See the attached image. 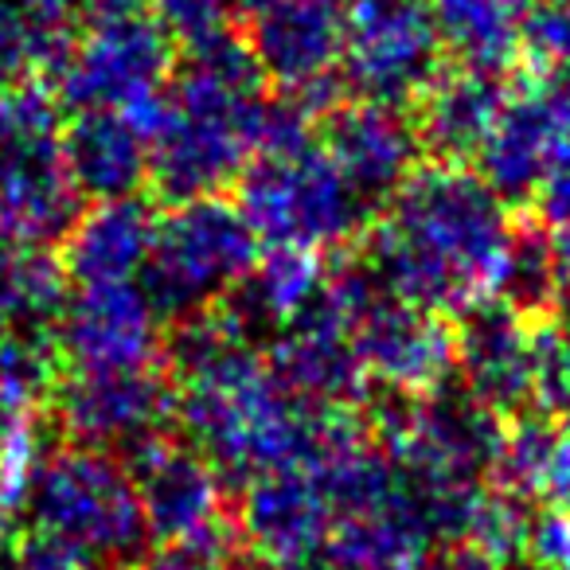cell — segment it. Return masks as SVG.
Returning <instances> with one entry per match:
<instances>
[{
	"instance_id": "cell-12",
	"label": "cell",
	"mask_w": 570,
	"mask_h": 570,
	"mask_svg": "<svg viewBox=\"0 0 570 570\" xmlns=\"http://www.w3.org/2000/svg\"><path fill=\"white\" fill-rule=\"evenodd\" d=\"M321 145L367 204L395 196L422 157L419 121L406 118L403 106L372 98L333 106L321 126Z\"/></svg>"
},
{
	"instance_id": "cell-22",
	"label": "cell",
	"mask_w": 570,
	"mask_h": 570,
	"mask_svg": "<svg viewBox=\"0 0 570 570\" xmlns=\"http://www.w3.org/2000/svg\"><path fill=\"white\" fill-rule=\"evenodd\" d=\"M67 309V269L48 246L0 238V336L56 333Z\"/></svg>"
},
{
	"instance_id": "cell-40",
	"label": "cell",
	"mask_w": 570,
	"mask_h": 570,
	"mask_svg": "<svg viewBox=\"0 0 570 570\" xmlns=\"http://www.w3.org/2000/svg\"><path fill=\"white\" fill-rule=\"evenodd\" d=\"M227 4H230L235 12H250V17H254L258 9H266L269 0H227Z\"/></svg>"
},
{
	"instance_id": "cell-8",
	"label": "cell",
	"mask_w": 570,
	"mask_h": 570,
	"mask_svg": "<svg viewBox=\"0 0 570 570\" xmlns=\"http://www.w3.org/2000/svg\"><path fill=\"white\" fill-rule=\"evenodd\" d=\"M173 51V36L149 12L95 17V28L56 67V90L71 110L134 114L168 90Z\"/></svg>"
},
{
	"instance_id": "cell-24",
	"label": "cell",
	"mask_w": 570,
	"mask_h": 570,
	"mask_svg": "<svg viewBox=\"0 0 570 570\" xmlns=\"http://www.w3.org/2000/svg\"><path fill=\"white\" fill-rule=\"evenodd\" d=\"M442 43L473 71H504L523 48V0H430Z\"/></svg>"
},
{
	"instance_id": "cell-3",
	"label": "cell",
	"mask_w": 570,
	"mask_h": 570,
	"mask_svg": "<svg viewBox=\"0 0 570 570\" xmlns=\"http://www.w3.org/2000/svg\"><path fill=\"white\" fill-rule=\"evenodd\" d=\"M364 207L367 199L313 134L262 145L238 176V212L266 246L333 250L364 227Z\"/></svg>"
},
{
	"instance_id": "cell-9",
	"label": "cell",
	"mask_w": 570,
	"mask_h": 570,
	"mask_svg": "<svg viewBox=\"0 0 570 570\" xmlns=\"http://www.w3.org/2000/svg\"><path fill=\"white\" fill-rule=\"evenodd\" d=\"M180 411V391L157 367L126 372H79L56 383V414L79 445L134 450L168 434Z\"/></svg>"
},
{
	"instance_id": "cell-15",
	"label": "cell",
	"mask_w": 570,
	"mask_h": 570,
	"mask_svg": "<svg viewBox=\"0 0 570 570\" xmlns=\"http://www.w3.org/2000/svg\"><path fill=\"white\" fill-rule=\"evenodd\" d=\"M149 531L165 543L219 528L223 481L191 445L173 442L168 434L126 450Z\"/></svg>"
},
{
	"instance_id": "cell-41",
	"label": "cell",
	"mask_w": 570,
	"mask_h": 570,
	"mask_svg": "<svg viewBox=\"0 0 570 570\" xmlns=\"http://www.w3.org/2000/svg\"><path fill=\"white\" fill-rule=\"evenodd\" d=\"M515 570H547V567H539V562H520Z\"/></svg>"
},
{
	"instance_id": "cell-17",
	"label": "cell",
	"mask_w": 570,
	"mask_h": 570,
	"mask_svg": "<svg viewBox=\"0 0 570 570\" xmlns=\"http://www.w3.org/2000/svg\"><path fill=\"white\" fill-rule=\"evenodd\" d=\"M458 375L465 395L492 414H515L531 403V328L523 313L489 302L465 313L458 328Z\"/></svg>"
},
{
	"instance_id": "cell-6",
	"label": "cell",
	"mask_w": 570,
	"mask_h": 570,
	"mask_svg": "<svg viewBox=\"0 0 570 570\" xmlns=\"http://www.w3.org/2000/svg\"><path fill=\"white\" fill-rule=\"evenodd\" d=\"M59 137L56 102L43 90L0 95V238L48 246L79 223L82 196Z\"/></svg>"
},
{
	"instance_id": "cell-39",
	"label": "cell",
	"mask_w": 570,
	"mask_h": 570,
	"mask_svg": "<svg viewBox=\"0 0 570 570\" xmlns=\"http://www.w3.org/2000/svg\"><path fill=\"white\" fill-rule=\"evenodd\" d=\"M227 570H277V567H274V562H266V559H254V554H235Z\"/></svg>"
},
{
	"instance_id": "cell-25",
	"label": "cell",
	"mask_w": 570,
	"mask_h": 570,
	"mask_svg": "<svg viewBox=\"0 0 570 570\" xmlns=\"http://www.w3.org/2000/svg\"><path fill=\"white\" fill-rule=\"evenodd\" d=\"M71 43V28L36 17L20 0H0V95L28 87L32 75H56Z\"/></svg>"
},
{
	"instance_id": "cell-1",
	"label": "cell",
	"mask_w": 570,
	"mask_h": 570,
	"mask_svg": "<svg viewBox=\"0 0 570 570\" xmlns=\"http://www.w3.org/2000/svg\"><path fill=\"white\" fill-rule=\"evenodd\" d=\"M515 227L481 176L414 168L367 238V269L399 302L465 317L500 297Z\"/></svg>"
},
{
	"instance_id": "cell-16",
	"label": "cell",
	"mask_w": 570,
	"mask_h": 570,
	"mask_svg": "<svg viewBox=\"0 0 570 570\" xmlns=\"http://www.w3.org/2000/svg\"><path fill=\"white\" fill-rule=\"evenodd\" d=\"M333 500L309 469H282L246 484L243 492V535L258 559L277 570H294L328 543Z\"/></svg>"
},
{
	"instance_id": "cell-20",
	"label": "cell",
	"mask_w": 570,
	"mask_h": 570,
	"mask_svg": "<svg viewBox=\"0 0 570 570\" xmlns=\"http://www.w3.org/2000/svg\"><path fill=\"white\" fill-rule=\"evenodd\" d=\"M153 227H157V215L137 196L95 204V212L79 215V223L67 230V277H75L79 285L134 282V274L149 258Z\"/></svg>"
},
{
	"instance_id": "cell-42",
	"label": "cell",
	"mask_w": 570,
	"mask_h": 570,
	"mask_svg": "<svg viewBox=\"0 0 570 570\" xmlns=\"http://www.w3.org/2000/svg\"><path fill=\"white\" fill-rule=\"evenodd\" d=\"M17 419H20V414H17ZM9 422H12L9 414H0V434H4V426H9Z\"/></svg>"
},
{
	"instance_id": "cell-7",
	"label": "cell",
	"mask_w": 570,
	"mask_h": 570,
	"mask_svg": "<svg viewBox=\"0 0 570 570\" xmlns=\"http://www.w3.org/2000/svg\"><path fill=\"white\" fill-rule=\"evenodd\" d=\"M442 51L430 0H344L341 71L360 98L419 102L442 75Z\"/></svg>"
},
{
	"instance_id": "cell-23",
	"label": "cell",
	"mask_w": 570,
	"mask_h": 570,
	"mask_svg": "<svg viewBox=\"0 0 570 570\" xmlns=\"http://www.w3.org/2000/svg\"><path fill=\"white\" fill-rule=\"evenodd\" d=\"M328 269L321 254L313 250H285V246H269L266 258L254 262V269L230 289V309L238 313L246 328L254 325H274L282 328L285 321H294L313 297L321 294Z\"/></svg>"
},
{
	"instance_id": "cell-21",
	"label": "cell",
	"mask_w": 570,
	"mask_h": 570,
	"mask_svg": "<svg viewBox=\"0 0 570 570\" xmlns=\"http://www.w3.org/2000/svg\"><path fill=\"white\" fill-rule=\"evenodd\" d=\"M497 489L523 504L570 508V419L523 414L500 434Z\"/></svg>"
},
{
	"instance_id": "cell-14",
	"label": "cell",
	"mask_w": 570,
	"mask_h": 570,
	"mask_svg": "<svg viewBox=\"0 0 570 570\" xmlns=\"http://www.w3.org/2000/svg\"><path fill=\"white\" fill-rule=\"evenodd\" d=\"M481 180L500 199L535 196L559 168L570 165V134L539 82L508 95L489 141L476 153Z\"/></svg>"
},
{
	"instance_id": "cell-29",
	"label": "cell",
	"mask_w": 570,
	"mask_h": 570,
	"mask_svg": "<svg viewBox=\"0 0 570 570\" xmlns=\"http://www.w3.org/2000/svg\"><path fill=\"white\" fill-rule=\"evenodd\" d=\"M531 403L543 414L570 419V321L531 328Z\"/></svg>"
},
{
	"instance_id": "cell-30",
	"label": "cell",
	"mask_w": 570,
	"mask_h": 570,
	"mask_svg": "<svg viewBox=\"0 0 570 570\" xmlns=\"http://www.w3.org/2000/svg\"><path fill=\"white\" fill-rule=\"evenodd\" d=\"M43 445L40 434H36L32 419L20 414L4 426L0 434V523L12 520L17 512L28 508V497H32V481L43 465Z\"/></svg>"
},
{
	"instance_id": "cell-32",
	"label": "cell",
	"mask_w": 570,
	"mask_h": 570,
	"mask_svg": "<svg viewBox=\"0 0 570 570\" xmlns=\"http://www.w3.org/2000/svg\"><path fill=\"white\" fill-rule=\"evenodd\" d=\"M230 559H235V539H230V531L219 523V528H212V531H199V535L165 543L145 562V570H227Z\"/></svg>"
},
{
	"instance_id": "cell-5",
	"label": "cell",
	"mask_w": 570,
	"mask_h": 570,
	"mask_svg": "<svg viewBox=\"0 0 570 570\" xmlns=\"http://www.w3.org/2000/svg\"><path fill=\"white\" fill-rule=\"evenodd\" d=\"M258 262V238L238 204L199 196L173 204L153 227L141 285L160 321H184L227 297Z\"/></svg>"
},
{
	"instance_id": "cell-19",
	"label": "cell",
	"mask_w": 570,
	"mask_h": 570,
	"mask_svg": "<svg viewBox=\"0 0 570 570\" xmlns=\"http://www.w3.org/2000/svg\"><path fill=\"white\" fill-rule=\"evenodd\" d=\"M512 90L492 71H465L438 75V82L419 98V137L422 149L434 153L442 165H461L476 157L489 141L500 110H504Z\"/></svg>"
},
{
	"instance_id": "cell-28",
	"label": "cell",
	"mask_w": 570,
	"mask_h": 570,
	"mask_svg": "<svg viewBox=\"0 0 570 570\" xmlns=\"http://www.w3.org/2000/svg\"><path fill=\"white\" fill-rule=\"evenodd\" d=\"M531 523H535L531 504H523V500L508 497V492H500V489L497 492L481 489L461 543L476 547V551L489 554V559L500 567V562H515L520 554H528Z\"/></svg>"
},
{
	"instance_id": "cell-13",
	"label": "cell",
	"mask_w": 570,
	"mask_h": 570,
	"mask_svg": "<svg viewBox=\"0 0 570 570\" xmlns=\"http://www.w3.org/2000/svg\"><path fill=\"white\" fill-rule=\"evenodd\" d=\"M250 51L285 95L336 90L344 56V0H269L254 12Z\"/></svg>"
},
{
	"instance_id": "cell-4",
	"label": "cell",
	"mask_w": 570,
	"mask_h": 570,
	"mask_svg": "<svg viewBox=\"0 0 570 570\" xmlns=\"http://www.w3.org/2000/svg\"><path fill=\"white\" fill-rule=\"evenodd\" d=\"M24 512L36 531L63 539L98 567H134L153 539L129 465L98 445L48 453Z\"/></svg>"
},
{
	"instance_id": "cell-37",
	"label": "cell",
	"mask_w": 570,
	"mask_h": 570,
	"mask_svg": "<svg viewBox=\"0 0 570 570\" xmlns=\"http://www.w3.org/2000/svg\"><path fill=\"white\" fill-rule=\"evenodd\" d=\"M539 87L547 90V98H551V106L559 110L562 126L570 134V71H543L539 75Z\"/></svg>"
},
{
	"instance_id": "cell-34",
	"label": "cell",
	"mask_w": 570,
	"mask_h": 570,
	"mask_svg": "<svg viewBox=\"0 0 570 570\" xmlns=\"http://www.w3.org/2000/svg\"><path fill=\"white\" fill-rule=\"evenodd\" d=\"M0 567L4 570H98V562L87 559L82 551H75L63 539L32 531V535L20 539L9 554H0Z\"/></svg>"
},
{
	"instance_id": "cell-2",
	"label": "cell",
	"mask_w": 570,
	"mask_h": 570,
	"mask_svg": "<svg viewBox=\"0 0 570 570\" xmlns=\"http://www.w3.org/2000/svg\"><path fill=\"white\" fill-rule=\"evenodd\" d=\"M266 75L235 32L188 51L168 82V102L149 137V180L160 199L215 196L246 173L266 134Z\"/></svg>"
},
{
	"instance_id": "cell-33",
	"label": "cell",
	"mask_w": 570,
	"mask_h": 570,
	"mask_svg": "<svg viewBox=\"0 0 570 570\" xmlns=\"http://www.w3.org/2000/svg\"><path fill=\"white\" fill-rule=\"evenodd\" d=\"M535 204H539V230L547 235V246L554 254V269H559V289H562L570 282V165L559 168L535 191Z\"/></svg>"
},
{
	"instance_id": "cell-10",
	"label": "cell",
	"mask_w": 570,
	"mask_h": 570,
	"mask_svg": "<svg viewBox=\"0 0 570 570\" xmlns=\"http://www.w3.org/2000/svg\"><path fill=\"white\" fill-rule=\"evenodd\" d=\"M352 336L372 383H387L395 395H430L445 387L458 367V333L445 325V317L399 302L387 289L367 302Z\"/></svg>"
},
{
	"instance_id": "cell-38",
	"label": "cell",
	"mask_w": 570,
	"mask_h": 570,
	"mask_svg": "<svg viewBox=\"0 0 570 570\" xmlns=\"http://www.w3.org/2000/svg\"><path fill=\"white\" fill-rule=\"evenodd\" d=\"M79 4H87L95 17H114V12H129L137 9V0H79Z\"/></svg>"
},
{
	"instance_id": "cell-18",
	"label": "cell",
	"mask_w": 570,
	"mask_h": 570,
	"mask_svg": "<svg viewBox=\"0 0 570 570\" xmlns=\"http://www.w3.org/2000/svg\"><path fill=\"white\" fill-rule=\"evenodd\" d=\"M63 165L82 199H129L149 180V137L121 110H75L63 129Z\"/></svg>"
},
{
	"instance_id": "cell-35",
	"label": "cell",
	"mask_w": 570,
	"mask_h": 570,
	"mask_svg": "<svg viewBox=\"0 0 570 570\" xmlns=\"http://www.w3.org/2000/svg\"><path fill=\"white\" fill-rule=\"evenodd\" d=\"M528 554L547 570H570V508H547L535 515Z\"/></svg>"
},
{
	"instance_id": "cell-36",
	"label": "cell",
	"mask_w": 570,
	"mask_h": 570,
	"mask_svg": "<svg viewBox=\"0 0 570 570\" xmlns=\"http://www.w3.org/2000/svg\"><path fill=\"white\" fill-rule=\"evenodd\" d=\"M419 570H497V562L476 551V547L453 543V547H442L438 554H426V562H422Z\"/></svg>"
},
{
	"instance_id": "cell-27",
	"label": "cell",
	"mask_w": 570,
	"mask_h": 570,
	"mask_svg": "<svg viewBox=\"0 0 570 570\" xmlns=\"http://www.w3.org/2000/svg\"><path fill=\"white\" fill-rule=\"evenodd\" d=\"M554 289H559V269H554V254L547 246V235L539 227L515 230L497 302L515 313H539L547 302H554Z\"/></svg>"
},
{
	"instance_id": "cell-31",
	"label": "cell",
	"mask_w": 570,
	"mask_h": 570,
	"mask_svg": "<svg viewBox=\"0 0 570 570\" xmlns=\"http://www.w3.org/2000/svg\"><path fill=\"white\" fill-rule=\"evenodd\" d=\"M523 48L543 71H570V0H547L528 12Z\"/></svg>"
},
{
	"instance_id": "cell-11",
	"label": "cell",
	"mask_w": 570,
	"mask_h": 570,
	"mask_svg": "<svg viewBox=\"0 0 570 570\" xmlns=\"http://www.w3.org/2000/svg\"><path fill=\"white\" fill-rule=\"evenodd\" d=\"M56 341L63 360H71L79 372L153 367L160 348V313L145 285H79V294L67 297Z\"/></svg>"
},
{
	"instance_id": "cell-26",
	"label": "cell",
	"mask_w": 570,
	"mask_h": 570,
	"mask_svg": "<svg viewBox=\"0 0 570 570\" xmlns=\"http://www.w3.org/2000/svg\"><path fill=\"white\" fill-rule=\"evenodd\" d=\"M59 341L56 333L0 336V414H24L40 395L59 383Z\"/></svg>"
}]
</instances>
